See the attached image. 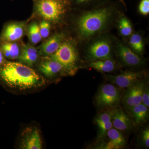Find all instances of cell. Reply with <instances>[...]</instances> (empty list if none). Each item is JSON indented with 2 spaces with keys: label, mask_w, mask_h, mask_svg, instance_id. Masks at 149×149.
<instances>
[{
  "label": "cell",
  "mask_w": 149,
  "mask_h": 149,
  "mask_svg": "<svg viewBox=\"0 0 149 149\" xmlns=\"http://www.w3.org/2000/svg\"><path fill=\"white\" fill-rule=\"evenodd\" d=\"M118 4L110 1L86 9L76 23L77 31L80 39L86 41L105 31L118 12Z\"/></svg>",
  "instance_id": "obj_1"
},
{
  "label": "cell",
  "mask_w": 149,
  "mask_h": 149,
  "mask_svg": "<svg viewBox=\"0 0 149 149\" xmlns=\"http://www.w3.org/2000/svg\"><path fill=\"white\" fill-rule=\"evenodd\" d=\"M0 80L8 87L19 90L39 88L46 83L30 67L15 62H7L0 67Z\"/></svg>",
  "instance_id": "obj_2"
},
{
  "label": "cell",
  "mask_w": 149,
  "mask_h": 149,
  "mask_svg": "<svg viewBox=\"0 0 149 149\" xmlns=\"http://www.w3.org/2000/svg\"><path fill=\"white\" fill-rule=\"evenodd\" d=\"M70 0H35L37 13L47 21L58 23L71 6Z\"/></svg>",
  "instance_id": "obj_3"
},
{
  "label": "cell",
  "mask_w": 149,
  "mask_h": 149,
  "mask_svg": "<svg viewBox=\"0 0 149 149\" xmlns=\"http://www.w3.org/2000/svg\"><path fill=\"white\" fill-rule=\"evenodd\" d=\"M50 56V58L58 62L63 67V70L70 74H74L77 70L78 53L71 42H63L56 52Z\"/></svg>",
  "instance_id": "obj_4"
},
{
  "label": "cell",
  "mask_w": 149,
  "mask_h": 149,
  "mask_svg": "<svg viewBox=\"0 0 149 149\" xmlns=\"http://www.w3.org/2000/svg\"><path fill=\"white\" fill-rule=\"evenodd\" d=\"M111 42L108 39L96 40L89 46L87 58L91 61L111 58Z\"/></svg>",
  "instance_id": "obj_5"
},
{
  "label": "cell",
  "mask_w": 149,
  "mask_h": 149,
  "mask_svg": "<svg viewBox=\"0 0 149 149\" xmlns=\"http://www.w3.org/2000/svg\"><path fill=\"white\" fill-rule=\"evenodd\" d=\"M120 100V94L117 88L111 84L102 85L96 96L95 101L99 107H109L118 103Z\"/></svg>",
  "instance_id": "obj_6"
},
{
  "label": "cell",
  "mask_w": 149,
  "mask_h": 149,
  "mask_svg": "<svg viewBox=\"0 0 149 149\" xmlns=\"http://www.w3.org/2000/svg\"><path fill=\"white\" fill-rule=\"evenodd\" d=\"M42 145L40 130L37 127H27L23 130L20 142L22 149H41Z\"/></svg>",
  "instance_id": "obj_7"
},
{
  "label": "cell",
  "mask_w": 149,
  "mask_h": 149,
  "mask_svg": "<svg viewBox=\"0 0 149 149\" xmlns=\"http://www.w3.org/2000/svg\"><path fill=\"white\" fill-rule=\"evenodd\" d=\"M141 72L125 71L118 75H107L106 79L121 88H128L139 82L143 77Z\"/></svg>",
  "instance_id": "obj_8"
},
{
  "label": "cell",
  "mask_w": 149,
  "mask_h": 149,
  "mask_svg": "<svg viewBox=\"0 0 149 149\" xmlns=\"http://www.w3.org/2000/svg\"><path fill=\"white\" fill-rule=\"evenodd\" d=\"M146 84L144 82H137L128 88L123 97L125 104L131 108L142 103V96Z\"/></svg>",
  "instance_id": "obj_9"
},
{
  "label": "cell",
  "mask_w": 149,
  "mask_h": 149,
  "mask_svg": "<svg viewBox=\"0 0 149 149\" xmlns=\"http://www.w3.org/2000/svg\"><path fill=\"white\" fill-rule=\"evenodd\" d=\"M24 25L20 23H11L7 25L1 35V40L5 42H13L20 40L24 35Z\"/></svg>",
  "instance_id": "obj_10"
},
{
  "label": "cell",
  "mask_w": 149,
  "mask_h": 149,
  "mask_svg": "<svg viewBox=\"0 0 149 149\" xmlns=\"http://www.w3.org/2000/svg\"><path fill=\"white\" fill-rule=\"evenodd\" d=\"M118 54L122 61L129 66H138L141 64L142 60L127 46L119 43L117 47Z\"/></svg>",
  "instance_id": "obj_11"
},
{
  "label": "cell",
  "mask_w": 149,
  "mask_h": 149,
  "mask_svg": "<svg viewBox=\"0 0 149 149\" xmlns=\"http://www.w3.org/2000/svg\"><path fill=\"white\" fill-rule=\"evenodd\" d=\"M63 37L62 34H57L48 39L41 46L40 52L41 54L45 56L53 54L61 45Z\"/></svg>",
  "instance_id": "obj_12"
},
{
  "label": "cell",
  "mask_w": 149,
  "mask_h": 149,
  "mask_svg": "<svg viewBox=\"0 0 149 149\" xmlns=\"http://www.w3.org/2000/svg\"><path fill=\"white\" fill-rule=\"evenodd\" d=\"M111 121L113 126L118 130H128L131 126L130 118L121 109L113 111Z\"/></svg>",
  "instance_id": "obj_13"
},
{
  "label": "cell",
  "mask_w": 149,
  "mask_h": 149,
  "mask_svg": "<svg viewBox=\"0 0 149 149\" xmlns=\"http://www.w3.org/2000/svg\"><path fill=\"white\" fill-rule=\"evenodd\" d=\"M18 58L21 63L27 66H32L38 60V52L34 47L26 45L22 49Z\"/></svg>",
  "instance_id": "obj_14"
},
{
  "label": "cell",
  "mask_w": 149,
  "mask_h": 149,
  "mask_svg": "<svg viewBox=\"0 0 149 149\" xmlns=\"http://www.w3.org/2000/svg\"><path fill=\"white\" fill-rule=\"evenodd\" d=\"M39 69L47 77H52L58 74L63 70V67L58 62L50 59L40 63Z\"/></svg>",
  "instance_id": "obj_15"
},
{
  "label": "cell",
  "mask_w": 149,
  "mask_h": 149,
  "mask_svg": "<svg viewBox=\"0 0 149 149\" xmlns=\"http://www.w3.org/2000/svg\"><path fill=\"white\" fill-rule=\"evenodd\" d=\"M107 134L109 141L106 145L104 148L120 149L125 145V141L124 137L120 131L116 128H111L108 131Z\"/></svg>",
  "instance_id": "obj_16"
},
{
  "label": "cell",
  "mask_w": 149,
  "mask_h": 149,
  "mask_svg": "<svg viewBox=\"0 0 149 149\" xmlns=\"http://www.w3.org/2000/svg\"><path fill=\"white\" fill-rule=\"evenodd\" d=\"M131 113L137 124H141L146 122L148 118V108L141 103L132 107Z\"/></svg>",
  "instance_id": "obj_17"
},
{
  "label": "cell",
  "mask_w": 149,
  "mask_h": 149,
  "mask_svg": "<svg viewBox=\"0 0 149 149\" xmlns=\"http://www.w3.org/2000/svg\"><path fill=\"white\" fill-rule=\"evenodd\" d=\"M89 65L97 71L109 72L114 70L116 64L114 61L111 58L91 61L89 63Z\"/></svg>",
  "instance_id": "obj_18"
},
{
  "label": "cell",
  "mask_w": 149,
  "mask_h": 149,
  "mask_svg": "<svg viewBox=\"0 0 149 149\" xmlns=\"http://www.w3.org/2000/svg\"><path fill=\"white\" fill-rule=\"evenodd\" d=\"M1 50L6 58L12 60L18 58L20 54L18 45L13 42H5L2 45Z\"/></svg>",
  "instance_id": "obj_19"
},
{
  "label": "cell",
  "mask_w": 149,
  "mask_h": 149,
  "mask_svg": "<svg viewBox=\"0 0 149 149\" xmlns=\"http://www.w3.org/2000/svg\"><path fill=\"white\" fill-rule=\"evenodd\" d=\"M71 5L74 4L84 10L92 8L111 0H70Z\"/></svg>",
  "instance_id": "obj_20"
},
{
  "label": "cell",
  "mask_w": 149,
  "mask_h": 149,
  "mask_svg": "<svg viewBox=\"0 0 149 149\" xmlns=\"http://www.w3.org/2000/svg\"><path fill=\"white\" fill-rule=\"evenodd\" d=\"M28 36L30 42L34 45L38 44L42 40V38L40 34V26L36 22H33L29 26Z\"/></svg>",
  "instance_id": "obj_21"
},
{
  "label": "cell",
  "mask_w": 149,
  "mask_h": 149,
  "mask_svg": "<svg viewBox=\"0 0 149 149\" xmlns=\"http://www.w3.org/2000/svg\"><path fill=\"white\" fill-rule=\"evenodd\" d=\"M129 43L133 50L137 53H141L144 49L143 38L140 34L136 33L131 36Z\"/></svg>",
  "instance_id": "obj_22"
},
{
  "label": "cell",
  "mask_w": 149,
  "mask_h": 149,
  "mask_svg": "<svg viewBox=\"0 0 149 149\" xmlns=\"http://www.w3.org/2000/svg\"><path fill=\"white\" fill-rule=\"evenodd\" d=\"M119 29L123 36L128 37L132 35L133 28L130 21L126 17H121L119 21Z\"/></svg>",
  "instance_id": "obj_23"
},
{
  "label": "cell",
  "mask_w": 149,
  "mask_h": 149,
  "mask_svg": "<svg viewBox=\"0 0 149 149\" xmlns=\"http://www.w3.org/2000/svg\"><path fill=\"white\" fill-rule=\"evenodd\" d=\"M113 111L105 112L104 113L99 115L96 118L95 122L97 124L98 126H100L102 124L107 123L109 121L111 120L112 116Z\"/></svg>",
  "instance_id": "obj_24"
},
{
  "label": "cell",
  "mask_w": 149,
  "mask_h": 149,
  "mask_svg": "<svg viewBox=\"0 0 149 149\" xmlns=\"http://www.w3.org/2000/svg\"><path fill=\"white\" fill-rule=\"evenodd\" d=\"M40 34L42 38H46L48 37L50 31V24L49 21L43 20L40 23Z\"/></svg>",
  "instance_id": "obj_25"
},
{
  "label": "cell",
  "mask_w": 149,
  "mask_h": 149,
  "mask_svg": "<svg viewBox=\"0 0 149 149\" xmlns=\"http://www.w3.org/2000/svg\"><path fill=\"white\" fill-rule=\"evenodd\" d=\"M139 9L140 13L143 15H148L149 13V0H141Z\"/></svg>",
  "instance_id": "obj_26"
},
{
  "label": "cell",
  "mask_w": 149,
  "mask_h": 149,
  "mask_svg": "<svg viewBox=\"0 0 149 149\" xmlns=\"http://www.w3.org/2000/svg\"><path fill=\"white\" fill-rule=\"evenodd\" d=\"M112 127L113 124L111 120L99 126L100 136L101 137L105 135L107 133L108 131L112 128Z\"/></svg>",
  "instance_id": "obj_27"
},
{
  "label": "cell",
  "mask_w": 149,
  "mask_h": 149,
  "mask_svg": "<svg viewBox=\"0 0 149 149\" xmlns=\"http://www.w3.org/2000/svg\"><path fill=\"white\" fill-rule=\"evenodd\" d=\"M145 105L149 107V90L148 85H146L142 96V103Z\"/></svg>",
  "instance_id": "obj_28"
},
{
  "label": "cell",
  "mask_w": 149,
  "mask_h": 149,
  "mask_svg": "<svg viewBox=\"0 0 149 149\" xmlns=\"http://www.w3.org/2000/svg\"><path fill=\"white\" fill-rule=\"evenodd\" d=\"M142 140L143 143L147 148L149 147V129L146 128L143 131L142 135Z\"/></svg>",
  "instance_id": "obj_29"
},
{
  "label": "cell",
  "mask_w": 149,
  "mask_h": 149,
  "mask_svg": "<svg viewBox=\"0 0 149 149\" xmlns=\"http://www.w3.org/2000/svg\"><path fill=\"white\" fill-rule=\"evenodd\" d=\"M5 59L4 58L3 54L1 49H0V67L1 66L5 63Z\"/></svg>",
  "instance_id": "obj_30"
}]
</instances>
